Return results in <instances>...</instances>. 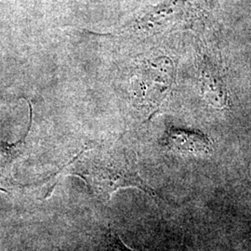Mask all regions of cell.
I'll list each match as a JSON object with an SVG mask.
<instances>
[{"label":"cell","instance_id":"4","mask_svg":"<svg viewBox=\"0 0 251 251\" xmlns=\"http://www.w3.org/2000/svg\"><path fill=\"white\" fill-rule=\"evenodd\" d=\"M164 146L171 152L185 155H208L213 152V144L201 131L170 127L163 140Z\"/></svg>","mask_w":251,"mask_h":251},{"label":"cell","instance_id":"3","mask_svg":"<svg viewBox=\"0 0 251 251\" xmlns=\"http://www.w3.org/2000/svg\"><path fill=\"white\" fill-rule=\"evenodd\" d=\"M145 69L142 86L143 96L150 111L154 114L171 92L175 80L174 64L170 59L160 58Z\"/></svg>","mask_w":251,"mask_h":251},{"label":"cell","instance_id":"5","mask_svg":"<svg viewBox=\"0 0 251 251\" xmlns=\"http://www.w3.org/2000/svg\"><path fill=\"white\" fill-rule=\"evenodd\" d=\"M201 91L206 101L217 109H228L231 100L222 75L214 63L204 57L198 64Z\"/></svg>","mask_w":251,"mask_h":251},{"label":"cell","instance_id":"7","mask_svg":"<svg viewBox=\"0 0 251 251\" xmlns=\"http://www.w3.org/2000/svg\"><path fill=\"white\" fill-rule=\"evenodd\" d=\"M108 247L110 251H132L128 247H126L123 241L119 238L117 233L110 231L108 235Z\"/></svg>","mask_w":251,"mask_h":251},{"label":"cell","instance_id":"8","mask_svg":"<svg viewBox=\"0 0 251 251\" xmlns=\"http://www.w3.org/2000/svg\"></svg>","mask_w":251,"mask_h":251},{"label":"cell","instance_id":"2","mask_svg":"<svg viewBox=\"0 0 251 251\" xmlns=\"http://www.w3.org/2000/svg\"><path fill=\"white\" fill-rule=\"evenodd\" d=\"M215 0H165L124 27L120 36L154 35L193 27L207 19Z\"/></svg>","mask_w":251,"mask_h":251},{"label":"cell","instance_id":"6","mask_svg":"<svg viewBox=\"0 0 251 251\" xmlns=\"http://www.w3.org/2000/svg\"><path fill=\"white\" fill-rule=\"evenodd\" d=\"M27 133L18 143L8 144L0 141V191L9 194L21 187L12 175L13 165L24 149Z\"/></svg>","mask_w":251,"mask_h":251},{"label":"cell","instance_id":"1","mask_svg":"<svg viewBox=\"0 0 251 251\" xmlns=\"http://www.w3.org/2000/svg\"><path fill=\"white\" fill-rule=\"evenodd\" d=\"M83 179L100 202H108L119 189L138 188L152 198L155 191L138 171L135 154L122 144L86 149L57 174Z\"/></svg>","mask_w":251,"mask_h":251}]
</instances>
